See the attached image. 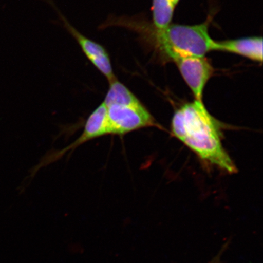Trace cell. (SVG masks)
<instances>
[{
    "mask_svg": "<svg viewBox=\"0 0 263 263\" xmlns=\"http://www.w3.org/2000/svg\"><path fill=\"white\" fill-rule=\"evenodd\" d=\"M180 0H171V2H172L173 5L174 6H175L176 7V6L178 4Z\"/></svg>",
    "mask_w": 263,
    "mask_h": 263,
    "instance_id": "9c48e42d",
    "label": "cell"
},
{
    "mask_svg": "<svg viewBox=\"0 0 263 263\" xmlns=\"http://www.w3.org/2000/svg\"><path fill=\"white\" fill-rule=\"evenodd\" d=\"M109 135L107 117V110L103 102L100 106L97 107L90 116L88 117L85 123L83 133L81 136L75 140L73 143L64 148V149L55 152L46 157L45 161H42L40 164L42 166L54 162L64 155L65 153L70 150H74L75 148L80 146L81 144L87 142V141L97 139V138Z\"/></svg>",
    "mask_w": 263,
    "mask_h": 263,
    "instance_id": "8992f818",
    "label": "cell"
},
{
    "mask_svg": "<svg viewBox=\"0 0 263 263\" xmlns=\"http://www.w3.org/2000/svg\"><path fill=\"white\" fill-rule=\"evenodd\" d=\"M262 38L245 37L234 40L216 42L214 50L232 52L251 60L262 62Z\"/></svg>",
    "mask_w": 263,
    "mask_h": 263,
    "instance_id": "52a82bcc",
    "label": "cell"
},
{
    "mask_svg": "<svg viewBox=\"0 0 263 263\" xmlns=\"http://www.w3.org/2000/svg\"><path fill=\"white\" fill-rule=\"evenodd\" d=\"M59 17L61 19L63 25L67 31L70 33L84 52L85 57L90 61L95 67L107 79L108 83L117 80L115 76L109 54L106 48L98 43L91 40L78 31L72 26L67 19L58 11Z\"/></svg>",
    "mask_w": 263,
    "mask_h": 263,
    "instance_id": "277c9868",
    "label": "cell"
},
{
    "mask_svg": "<svg viewBox=\"0 0 263 263\" xmlns=\"http://www.w3.org/2000/svg\"><path fill=\"white\" fill-rule=\"evenodd\" d=\"M209 26L208 22L193 26L171 24L156 29V43L160 50L173 61L182 57H204L215 47Z\"/></svg>",
    "mask_w": 263,
    "mask_h": 263,
    "instance_id": "3957f363",
    "label": "cell"
},
{
    "mask_svg": "<svg viewBox=\"0 0 263 263\" xmlns=\"http://www.w3.org/2000/svg\"><path fill=\"white\" fill-rule=\"evenodd\" d=\"M103 103L110 135L124 136L141 128L159 126L136 95L118 79L109 83Z\"/></svg>",
    "mask_w": 263,
    "mask_h": 263,
    "instance_id": "7a4b0ae2",
    "label": "cell"
},
{
    "mask_svg": "<svg viewBox=\"0 0 263 263\" xmlns=\"http://www.w3.org/2000/svg\"><path fill=\"white\" fill-rule=\"evenodd\" d=\"M221 127L202 101L184 104L174 113L172 133L200 159L229 174L237 169L222 144Z\"/></svg>",
    "mask_w": 263,
    "mask_h": 263,
    "instance_id": "6da1fadb",
    "label": "cell"
},
{
    "mask_svg": "<svg viewBox=\"0 0 263 263\" xmlns=\"http://www.w3.org/2000/svg\"><path fill=\"white\" fill-rule=\"evenodd\" d=\"M184 81L196 100L202 101L205 85L214 73V68L204 57H182L174 59Z\"/></svg>",
    "mask_w": 263,
    "mask_h": 263,
    "instance_id": "5b68a950",
    "label": "cell"
},
{
    "mask_svg": "<svg viewBox=\"0 0 263 263\" xmlns=\"http://www.w3.org/2000/svg\"><path fill=\"white\" fill-rule=\"evenodd\" d=\"M174 8L171 0H153V18L156 29H163L172 24Z\"/></svg>",
    "mask_w": 263,
    "mask_h": 263,
    "instance_id": "ba28073f",
    "label": "cell"
}]
</instances>
